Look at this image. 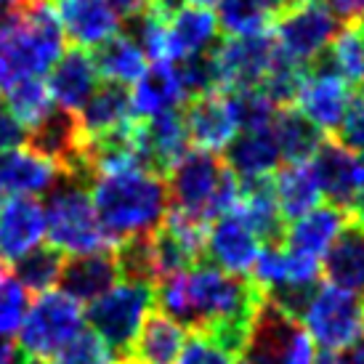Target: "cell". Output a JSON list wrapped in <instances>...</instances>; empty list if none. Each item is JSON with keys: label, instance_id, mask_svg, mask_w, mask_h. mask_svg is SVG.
<instances>
[{"label": "cell", "instance_id": "cell-30", "mask_svg": "<svg viewBox=\"0 0 364 364\" xmlns=\"http://www.w3.org/2000/svg\"><path fill=\"white\" fill-rule=\"evenodd\" d=\"M272 186L277 208H279L284 221L301 218L304 213L316 208L319 197H322L309 162H304V165H287L282 171H277L272 176Z\"/></svg>", "mask_w": 364, "mask_h": 364}, {"label": "cell", "instance_id": "cell-56", "mask_svg": "<svg viewBox=\"0 0 364 364\" xmlns=\"http://www.w3.org/2000/svg\"><path fill=\"white\" fill-rule=\"evenodd\" d=\"M0 266H3V263H0Z\"/></svg>", "mask_w": 364, "mask_h": 364}, {"label": "cell", "instance_id": "cell-13", "mask_svg": "<svg viewBox=\"0 0 364 364\" xmlns=\"http://www.w3.org/2000/svg\"><path fill=\"white\" fill-rule=\"evenodd\" d=\"M314 178L319 186V194L327 197V205L341 208V210H351L356 194L362 192L364 186V173L359 154L354 149H348L341 141H327L319 146V152L314 154L311 162Z\"/></svg>", "mask_w": 364, "mask_h": 364}, {"label": "cell", "instance_id": "cell-50", "mask_svg": "<svg viewBox=\"0 0 364 364\" xmlns=\"http://www.w3.org/2000/svg\"><path fill=\"white\" fill-rule=\"evenodd\" d=\"M194 6H200V9H210V6H215L218 0H192Z\"/></svg>", "mask_w": 364, "mask_h": 364}, {"label": "cell", "instance_id": "cell-35", "mask_svg": "<svg viewBox=\"0 0 364 364\" xmlns=\"http://www.w3.org/2000/svg\"><path fill=\"white\" fill-rule=\"evenodd\" d=\"M218 27L229 38H242V35H255V32H266L272 24V16L266 14L258 0H218Z\"/></svg>", "mask_w": 364, "mask_h": 364}, {"label": "cell", "instance_id": "cell-28", "mask_svg": "<svg viewBox=\"0 0 364 364\" xmlns=\"http://www.w3.org/2000/svg\"><path fill=\"white\" fill-rule=\"evenodd\" d=\"M186 341V330L181 324L165 316V314H149L146 322L136 335L128 359L136 364H173L178 359Z\"/></svg>", "mask_w": 364, "mask_h": 364}, {"label": "cell", "instance_id": "cell-31", "mask_svg": "<svg viewBox=\"0 0 364 364\" xmlns=\"http://www.w3.org/2000/svg\"><path fill=\"white\" fill-rule=\"evenodd\" d=\"M64 263H67V255L56 250L53 245H38L35 250L11 263L9 272L27 293L41 295L48 293L53 284H59Z\"/></svg>", "mask_w": 364, "mask_h": 364}, {"label": "cell", "instance_id": "cell-24", "mask_svg": "<svg viewBox=\"0 0 364 364\" xmlns=\"http://www.w3.org/2000/svg\"><path fill=\"white\" fill-rule=\"evenodd\" d=\"M165 35H168V64H176L192 53L210 51L218 35V19L208 9L186 6L165 21Z\"/></svg>", "mask_w": 364, "mask_h": 364}, {"label": "cell", "instance_id": "cell-47", "mask_svg": "<svg viewBox=\"0 0 364 364\" xmlns=\"http://www.w3.org/2000/svg\"><path fill=\"white\" fill-rule=\"evenodd\" d=\"M351 210H354L356 221L364 223V186H362V192L356 194V200H354V205H351Z\"/></svg>", "mask_w": 364, "mask_h": 364}, {"label": "cell", "instance_id": "cell-43", "mask_svg": "<svg viewBox=\"0 0 364 364\" xmlns=\"http://www.w3.org/2000/svg\"><path fill=\"white\" fill-rule=\"evenodd\" d=\"M258 3H261L263 9H266V14L274 19V16H279L282 11L293 9L295 3H301V0H258Z\"/></svg>", "mask_w": 364, "mask_h": 364}, {"label": "cell", "instance_id": "cell-52", "mask_svg": "<svg viewBox=\"0 0 364 364\" xmlns=\"http://www.w3.org/2000/svg\"><path fill=\"white\" fill-rule=\"evenodd\" d=\"M356 102H359L364 107V82H362V91H359V96H356Z\"/></svg>", "mask_w": 364, "mask_h": 364}, {"label": "cell", "instance_id": "cell-32", "mask_svg": "<svg viewBox=\"0 0 364 364\" xmlns=\"http://www.w3.org/2000/svg\"><path fill=\"white\" fill-rule=\"evenodd\" d=\"M9 91V112L14 120L24 125L30 131L32 125L38 122L53 109V99L48 93V85L41 80V77H24V80H16Z\"/></svg>", "mask_w": 364, "mask_h": 364}, {"label": "cell", "instance_id": "cell-3", "mask_svg": "<svg viewBox=\"0 0 364 364\" xmlns=\"http://www.w3.org/2000/svg\"><path fill=\"white\" fill-rule=\"evenodd\" d=\"M43 213H46V234L61 253L91 255L114 247L96 218L88 178L59 176L48 189Z\"/></svg>", "mask_w": 364, "mask_h": 364}, {"label": "cell", "instance_id": "cell-41", "mask_svg": "<svg viewBox=\"0 0 364 364\" xmlns=\"http://www.w3.org/2000/svg\"><path fill=\"white\" fill-rule=\"evenodd\" d=\"M104 3L117 14V19H131L149 6V0H104Z\"/></svg>", "mask_w": 364, "mask_h": 364}, {"label": "cell", "instance_id": "cell-54", "mask_svg": "<svg viewBox=\"0 0 364 364\" xmlns=\"http://www.w3.org/2000/svg\"><path fill=\"white\" fill-rule=\"evenodd\" d=\"M359 27H362V35H364V19H359Z\"/></svg>", "mask_w": 364, "mask_h": 364}, {"label": "cell", "instance_id": "cell-48", "mask_svg": "<svg viewBox=\"0 0 364 364\" xmlns=\"http://www.w3.org/2000/svg\"><path fill=\"white\" fill-rule=\"evenodd\" d=\"M14 364H48V362H46V359H38V356L21 354V356H16V362Z\"/></svg>", "mask_w": 364, "mask_h": 364}, {"label": "cell", "instance_id": "cell-45", "mask_svg": "<svg viewBox=\"0 0 364 364\" xmlns=\"http://www.w3.org/2000/svg\"><path fill=\"white\" fill-rule=\"evenodd\" d=\"M16 346L11 343L9 338H0V364H14L16 362Z\"/></svg>", "mask_w": 364, "mask_h": 364}, {"label": "cell", "instance_id": "cell-9", "mask_svg": "<svg viewBox=\"0 0 364 364\" xmlns=\"http://www.w3.org/2000/svg\"><path fill=\"white\" fill-rule=\"evenodd\" d=\"M306 324L324 351H343L364 333V301L330 284H319L306 309Z\"/></svg>", "mask_w": 364, "mask_h": 364}, {"label": "cell", "instance_id": "cell-7", "mask_svg": "<svg viewBox=\"0 0 364 364\" xmlns=\"http://www.w3.org/2000/svg\"><path fill=\"white\" fill-rule=\"evenodd\" d=\"M341 30V21L322 0H301L293 9L274 16V38L284 59L304 70L322 51L330 48Z\"/></svg>", "mask_w": 364, "mask_h": 364}, {"label": "cell", "instance_id": "cell-15", "mask_svg": "<svg viewBox=\"0 0 364 364\" xmlns=\"http://www.w3.org/2000/svg\"><path fill=\"white\" fill-rule=\"evenodd\" d=\"M64 38L75 48H96L120 32L122 21L104 0H53Z\"/></svg>", "mask_w": 364, "mask_h": 364}, {"label": "cell", "instance_id": "cell-51", "mask_svg": "<svg viewBox=\"0 0 364 364\" xmlns=\"http://www.w3.org/2000/svg\"><path fill=\"white\" fill-rule=\"evenodd\" d=\"M11 11H14V9H6V6H0V24H3V21L9 19V14H11Z\"/></svg>", "mask_w": 364, "mask_h": 364}, {"label": "cell", "instance_id": "cell-33", "mask_svg": "<svg viewBox=\"0 0 364 364\" xmlns=\"http://www.w3.org/2000/svg\"><path fill=\"white\" fill-rule=\"evenodd\" d=\"M173 70L178 75L181 91L186 99H197L205 93H213L221 88V72H218V61H215V46L210 51L192 53L186 59H178L173 64Z\"/></svg>", "mask_w": 364, "mask_h": 364}, {"label": "cell", "instance_id": "cell-21", "mask_svg": "<svg viewBox=\"0 0 364 364\" xmlns=\"http://www.w3.org/2000/svg\"><path fill=\"white\" fill-rule=\"evenodd\" d=\"M120 279L117 274V261L112 250H102V253L91 255H72L70 261L64 263L59 277L61 293H67L75 298L77 304H93L96 298H102L104 293H109L114 282Z\"/></svg>", "mask_w": 364, "mask_h": 364}, {"label": "cell", "instance_id": "cell-11", "mask_svg": "<svg viewBox=\"0 0 364 364\" xmlns=\"http://www.w3.org/2000/svg\"><path fill=\"white\" fill-rule=\"evenodd\" d=\"M133 144L139 168L165 178L173 165L189 152V133L183 125V112H162L154 117L133 120Z\"/></svg>", "mask_w": 364, "mask_h": 364}, {"label": "cell", "instance_id": "cell-46", "mask_svg": "<svg viewBox=\"0 0 364 364\" xmlns=\"http://www.w3.org/2000/svg\"><path fill=\"white\" fill-rule=\"evenodd\" d=\"M314 364H346V362H343V354H338V351H322L319 356H314Z\"/></svg>", "mask_w": 364, "mask_h": 364}, {"label": "cell", "instance_id": "cell-18", "mask_svg": "<svg viewBox=\"0 0 364 364\" xmlns=\"http://www.w3.org/2000/svg\"><path fill=\"white\" fill-rule=\"evenodd\" d=\"M48 93L59 109L77 114L82 104L99 88V72L93 67V59L80 48H70L59 56V61L48 72Z\"/></svg>", "mask_w": 364, "mask_h": 364}, {"label": "cell", "instance_id": "cell-53", "mask_svg": "<svg viewBox=\"0 0 364 364\" xmlns=\"http://www.w3.org/2000/svg\"><path fill=\"white\" fill-rule=\"evenodd\" d=\"M117 364H136V362H131V359H120Z\"/></svg>", "mask_w": 364, "mask_h": 364}, {"label": "cell", "instance_id": "cell-49", "mask_svg": "<svg viewBox=\"0 0 364 364\" xmlns=\"http://www.w3.org/2000/svg\"><path fill=\"white\" fill-rule=\"evenodd\" d=\"M24 3H27V0H0V6H6V9H19Z\"/></svg>", "mask_w": 364, "mask_h": 364}, {"label": "cell", "instance_id": "cell-37", "mask_svg": "<svg viewBox=\"0 0 364 364\" xmlns=\"http://www.w3.org/2000/svg\"><path fill=\"white\" fill-rule=\"evenodd\" d=\"M27 311H30V293L11 277L6 266H0V338L16 333Z\"/></svg>", "mask_w": 364, "mask_h": 364}, {"label": "cell", "instance_id": "cell-23", "mask_svg": "<svg viewBox=\"0 0 364 364\" xmlns=\"http://www.w3.org/2000/svg\"><path fill=\"white\" fill-rule=\"evenodd\" d=\"M56 178L59 171L27 146H14L0 152V194H14V197L48 194Z\"/></svg>", "mask_w": 364, "mask_h": 364}, {"label": "cell", "instance_id": "cell-34", "mask_svg": "<svg viewBox=\"0 0 364 364\" xmlns=\"http://www.w3.org/2000/svg\"><path fill=\"white\" fill-rule=\"evenodd\" d=\"M335 70L348 85L364 82V35L359 21H346L330 43Z\"/></svg>", "mask_w": 364, "mask_h": 364}, {"label": "cell", "instance_id": "cell-27", "mask_svg": "<svg viewBox=\"0 0 364 364\" xmlns=\"http://www.w3.org/2000/svg\"><path fill=\"white\" fill-rule=\"evenodd\" d=\"M183 99L186 96L181 91V82H178L173 64H152V67L144 70L139 80L133 82V117L144 120V117H154L162 112L181 109Z\"/></svg>", "mask_w": 364, "mask_h": 364}, {"label": "cell", "instance_id": "cell-19", "mask_svg": "<svg viewBox=\"0 0 364 364\" xmlns=\"http://www.w3.org/2000/svg\"><path fill=\"white\" fill-rule=\"evenodd\" d=\"M322 274L330 287L364 301V223L346 221L330 250L324 253Z\"/></svg>", "mask_w": 364, "mask_h": 364}, {"label": "cell", "instance_id": "cell-17", "mask_svg": "<svg viewBox=\"0 0 364 364\" xmlns=\"http://www.w3.org/2000/svg\"><path fill=\"white\" fill-rule=\"evenodd\" d=\"M183 125L189 141L205 152H221L226 144L237 136V122L232 117L226 93L213 91L197 99H189L183 107Z\"/></svg>", "mask_w": 364, "mask_h": 364}, {"label": "cell", "instance_id": "cell-39", "mask_svg": "<svg viewBox=\"0 0 364 364\" xmlns=\"http://www.w3.org/2000/svg\"><path fill=\"white\" fill-rule=\"evenodd\" d=\"M232 362H234L232 356L203 333H192V338H186L181 354L176 359V364H232Z\"/></svg>", "mask_w": 364, "mask_h": 364}, {"label": "cell", "instance_id": "cell-20", "mask_svg": "<svg viewBox=\"0 0 364 364\" xmlns=\"http://www.w3.org/2000/svg\"><path fill=\"white\" fill-rule=\"evenodd\" d=\"M348 221V213L333 205H316L284 229V250L319 261Z\"/></svg>", "mask_w": 364, "mask_h": 364}, {"label": "cell", "instance_id": "cell-12", "mask_svg": "<svg viewBox=\"0 0 364 364\" xmlns=\"http://www.w3.org/2000/svg\"><path fill=\"white\" fill-rule=\"evenodd\" d=\"M277 59V43L269 32L229 38L215 46V61L221 72V91L258 88Z\"/></svg>", "mask_w": 364, "mask_h": 364}, {"label": "cell", "instance_id": "cell-38", "mask_svg": "<svg viewBox=\"0 0 364 364\" xmlns=\"http://www.w3.org/2000/svg\"><path fill=\"white\" fill-rule=\"evenodd\" d=\"M53 364H117V356L91 330H80L53 356Z\"/></svg>", "mask_w": 364, "mask_h": 364}, {"label": "cell", "instance_id": "cell-5", "mask_svg": "<svg viewBox=\"0 0 364 364\" xmlns=\"http://www.w3.org/2000/svg\"><path fill=\"white\" fill-rule=\"evenodd\" d=\"M226 176V165L215 152L189 149L168 173V203L171 210L200 223L213 221V205Z\"/></svg>", "mask_w": 364, "mask_h": 364}, {"label": "cell", "instance_id": "cell-16", "mask_svg": "<svg viewBox=\"0 0 364 364\" xmlns=\"http://www.w3.org/2000/svg\"><path fill=\"white\" fill-rule=\"evenodd\" d=\"M46 237V213L35 197H11L0 205V263L35 250Z\"/></svg>", "mask_w": 364, "mask_h": 364}, {"label": "cell", "instance_id": "cell-40", "mask_svg": "<svg viewBox=\"0 0 364 364\" xmlns=\"http://www.w3.org/2000/svg\"><path fill=\"white\" fill-rule=\"evenodd\" d=\"M24 141H27V128L19 125L6 109H0V152L24 146Z\"/></svg>", "mask_w": 364, "mask_h": 364}, {"label": "cell", "instance_id": "cell-14", "mask_svg": "<svg viewBox=\"0 0 364 364\" xmlns=\"http://www.w3.org/2000/svg\"><path fill=\"white\" fill-rule=\"evenodd\" d=\"M258 250H261V242L255 240V234L250 232V226L242 221V215L237 210L215 218L208 226L205 258H210V266L221 272L237 274V277L250 274Z\"/></svg>", "mask_w": 364, "mask_h": 364}, {"label": "cell", "instance_id": "cell-10", "mask_svg": "<svg viewBox=\"0 0 364 364\" xmlns=\"http://www.w3.org/2000/svg\"><path fill=\"white\" fill-rule=\"evenodd\" d=\"M24 146L51 162L59 176H80L93 181L85 162V136L72 112L53 107L38 125H32L27 131Z\"/></svg>", "mask_w": 364, "mask_h": 364}, {"label": "cell", "instance_id": "cell-36", "mask_svg": "<svg viewBox=\"0 0 364 364\" xmlns=\"http://www.w3.org/2000/svg\"><path fill=\"white\" fill-rule=\"evenodd\" d=\"M223 93H226L232 117L237 122V131H261L272 125L277 107L258 88H234Z\"/></svg>", "mask_w": 364, "mask_h": 364}, {"label": "cell", "instance_id": "cell-42", "mask_svg": "<svg viewBox=\"0 0 364 364\" xmlns=\"http://www.w3.org/2000/svg\"><path fill=\"white\" fill-rule=\"evenodd\" d=\"M149 9H152L162 21H168L181 9H186V0H149Z\"/></svg>", "mask_w": 364, "mask_h": 364}, {"label": "cell", "instance_id": "cell-4", "mask_svg": "<svg viewBox=\"0 0 364 364\" xmlns=\"http://www.w3.org/2000/svg\"><path fill=\"white\" fill-rule=\"evenodd\" d=\"M154 287L141 282H122L96 298L88 309V324L117 359H128L136 335L154 309Z\"/></svg>", "mask_w": 364, "mask_h": 364}, {"label": "cell", "instance_id": "cell-29", "mask_svg": "<svg viewBox=\"0 0 364 364\" xmlns=\"http://www.w3.org/2000/svg\"><path fill=\"white\" fill-rule=\"evenodd\" d=\"M93 67L99 72V77L107 82H117V85H133L146 70V56L141 48L128 38V35H112L109 41L93 48Z\"/></svg>", "mask_w": 364, "mask_h": 364}, {"label": "cell", "instance_id": "cell-2", "mask_svg": "<svg viewBox=\"0 0 364 364\" xmlns=\"http://www.w3.org/2000/svg\"><path fill=\"white\" fill-rule=\"evenodd\" d=\"M64 53V32L53 0H27L0 24V88L43 77Z\"/></svg>", "mask_w": 364, "mask_h": 364}, {"label": "cell", "instance_id": "cell-6", "mask_svg": "<svg viewBox=\"0 0 364 364\" xmlns=\"http://www.w3.org/2000/svg\"><path fill=\"white\" fill-rule=\"evenodd\" d=\"M82 330V309L67 293H41L19 327L21 351L38 359H53Z\"/></svg>", "mask_w": 364, "mask_h": 364}, {"label": "cell", "instance_id": "cell-44", "mask_svg": "<svg viewBox=\"0 0 364 364\" xmlns=\"http://www.w3.org/2000/svg\"><path fill=\"white\" fill-rule=\"evenodd\" d=\"M346 364H364V333L348 346V354L343 356Z\"/></svg>", "mask_w": 364, "mask_h": 364}, {"label": "cell", "instance_id": "cell-22", "mask_svg": "<svg viewBox=\"0 0 364 364\" xmlns=\"http://www.w3.org/2000/svg\"><path fill=\"white\" fill-rule=\"evenodd\" d=\"M279 149L269 128L261 131H237L232 141L223 146V165L240 178H269L279 168Z\"/></svg>", "mask_w": 364, "mask_h": 364}, {"label": "cell", "instance_id": "cell-55", "mask_svg": "<svg viewBox=\"0 0 364 364\" xmlns=\"http://www.w3.org/2000/svg\"><path fill=\"white\" fill-rule=\"evenodd\" d=\"M0 205H3V194H0Z\"/></svg>", "mask_w": 364, "mask_h": 364}, {"label": "cell", "instance_id": "cell-1", "mask_svg": "<svg viewBox=\"0 0 364 364\" xmlns=\"http://www.w3.org/2000/svg\"><path fill=\"white\" fill-rule=\"evenodd\" d=\"M91 200L112 245L152 234L171 208L165 181L139 168L96 176L91 181Z\"/></svg>", "mask_w": 364, "mask_h": 364}, {"label": "cell", "instance_id": "cell-8", "mask_svg": "<svg viewBox=\"0 0 364 364\" xmlns=\"http://www.w3.org/2000/svg\"><path fill=\"white\" fill-rule=\"evenodd\" d=\"M351 102H354L351 85L338 75L330 48L306 64L295 93V104L319 131H341Z\"/></svg>", "mask_w": 364, "mask_h": 364}, {"label": "cell", "instance_id": "cell-26", "mask_svg": "<svg viewBox=\"0 0 364 364\" xmlns=\"http://www.w3.org/2000/svg\"><path fill=\"white\" fill-rule=\"evenodd\" d=\"M269 131L277 141L279 157L290 165L309 162L324 144V131H319L304 112L295 107H277Z\"/></svg>", "mask_w": 364, "mask_h": 364}, {"label": "cell", "instance_id": "cell-25", "mask_svg": "<svg viewBox=\"0 0 364 364\" xmlns=\"http://www.w3.org/2000/svg\"><path fill=\"white\" fill-rule=\"evenodd\" d=\"M75 117L80 122L85 139H96L117 128H125L128 122H133L131 91L117 82H104L93 91V96L82 104V109Z\"/></svg>", "mask_w": 364, "mask_h": 364}]
</instances>
